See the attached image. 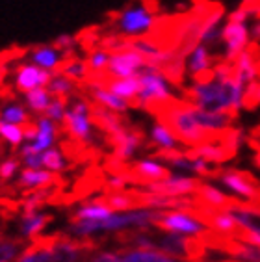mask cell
Masks as SVG:
<instances>
[{
	"label": "cell",
	"mask_w": 260,
	"mask_h": 262,
	"mask_svg": "<svg viewBox=\"0 0 260 262\" xmlns=\"http://www.w3.org/2000/svg\"><path fill=\"white\" fill-rule=\"evenodd\" d=\"M245 88L234 76V66L220 60L214 66V78L206 82H193L184 90V101L199 106L203 110L227 112L238 116L244 108Z\"/></svg>",
	"instance_id": "obj_1"
},
{
	"label": "cell",
	"mask_w": 260,
	"mask_h": 262,
	"mask_svg": "<svg viewBox=\"0 0 260 262\" xmlns=\"http://www.w3.org/2000/svg\"><path fill=\"white\" fill-rule=\"evenodd\" d=\"M93 244L73 236H37L28 247H25L17 262H82Z\"/></svg>",
	"instance_id": "obj_2"
},
{
	"label": "cell",
	"mask_w": 260,
	"mask_h": 262,
	"mask_svg": "<svg viewBox=\"0 0 260 262\" xmlns=\"http://www.w3.org/2000/svg\"><path fill=\"white\" fill-rule=\"evenodd\" d=\"M160 19L145 2L130 4L114 15V30L126 37H145L155 30Z\"/></svg>",
	"instance_id": "obj_3"
},
{
	"label": "cell",
	"mask_w": 260,
	"mask_h": 262,
	"mask_svg": "<svg viewBox=\"0 0 260 262\" xmlns=\"http://www.w3.org/2000/svg\"><path fill=\"white\" fill-rule=\"evenodd\" d=\"M140 93L136 97L134 104L143 108V110L150 112L156 106L164 104V102L171 101L173 95H171V82L164 76L158 67L149 66L147 63L143 67V71L140 73Z\"/></svg>",
	"instance_id": "obj_4"
},
{
	"label": "cell",
	"mask_w": 260,
	"mask_h": 262,
	"mask_svg": "<svg viewBox=\"0 0 260 262\" xmlns=\"http://www.w3.org/2000/svg\"><path fill=\"white\" fill-rule=\"evenodd\" d=\"M155 229L190 238H203L212 231L197 214L186 210H162L158 222L155 223Z\"/></svg>",
	"instance_id": "obj_5"
},
{
	"label": "cell",
	"mask_w": 260,
	"mask_h": 262,
	"mask_svg": "<svg viewBox=\"0 0 260 262\" xmlns=\"http://www.w3.org/2000/svg\"><path fill=\"white\" fill-rule=\"evenodd\" d=\"M215 179L242 201L260 203V184L255 177L240 169H218Z\"/></svg>",
	"instance_id": "obj_6"
},
{
	"label": "cell",
	"mask_w": 260,
	"mask_h": 262,
	"mask_svg": "<svg viewBox=\"0 0 260 262\" xmlns=\"http://www.w3.org/2000/svg\"><path fill=\"white\" fill-rule=\"evenodd\" d=\"M63 130L76 141H91L93 138V121H91V104L84 99L73 102L63 119Z\"/></svg>",
	"instance_id": "obj_7"
},
{
	"label": "cell",
	"mask_w": 260,
	"mask_h": 262,
	"mask_svg": "<svg viewBox=\"0 0 260 262\" xmlns=\"http://www.w3.org/2000/svg\"><path fill=\"white\" fill-rule=\"evenodd\" d=\"M199 186H201V181L195 179V177L173 175L171 173L167 179L147 182V184L140 186V192L158 193V195H169V197H191L197 193Z\"/></svg>",
	"instance_id": "obj_8"
},
{
	"label": "cell",
	"mask_w": 260,
	"mask_h": 262,
	"mask_svg": "<svg viewBox=\"0 0 260 262\" xmlns=\"http://www.w3.org/2000/svg\"><path fill=\"white\" fill-rule=\"evenodd\" d=\"M251 30L247 28V23H234L227 20L221 26V43H223V56L221 60L234 63L236 58L249 49Z\"/></svg>",
	"instance_id": "obj_9"
},
{
	"label": "cell",
	"mask_w": 260,
	"mask_h": 262,
	"mask_svg": "<svg viewBox=\"0 0 260 262\" xmlns=\"http://www.w3.org/2000/svg\"><path fill=\"white\" fill-rule=\"evenodd\" d=\"M108 143L114 149L115 162L117 164H125L130 158H134L136 152L141 149V145H143V132L128 125L121 134L108 140Z\"/></svg>",
	"instance_id": "obj_10"
},
{
	"label": "cell",
	"mask_w": 260,
	"mask_h": 262,
	"mask_svg": "<svg viewBox=\"0 0 260 262\" xmlns=\"http://www.w3.org/2000/svg\"><path fill=\"white\" fill-rule=\"evenodd\" d=\"M126 179L130 182H138L140 186L147 184V182H155L167 179L171 175L169 167L164 166L162 162L155 160V158H140L132 164L128 171H125Z\"/></svg>",
	"instance_id": "obj_11"
},
{
	"label": "cell",
	"mask_w": 260,
	"mask_h": 262,
	"mask_svg": "<svg viewBox=\"0 0 260 262\" xmlns=\"http://www.w3.org/2000/svg\"><path fill=\"white\" fill-rule=\"evenodd\" d=\"M54 73L41 69L35 63H23L15 69V90L28 93L35 88H47Z\"/></svg>",
	"instance_id": "obj_12"
},
{
	"label": "cell",
	"mask_w": 260,
	"mask_h": 262,
	"mask_svg": "<svg viewBox=\"0 0 260 262\" xmlns=\"http://www.w3.org/2000/svg\"><path fill=\"white\" fill-rule=\"evenodd\" d=\"M85 86H88V91H90L91 101L97 102V104L104 106V108H108L112 112H117V114H125L128 110V101L121 99L119 95H115L114 91L108 90L102 84H99V82H85Z\"/></svg>",
	"instance_id": "obj_13"
},
{
	"label": "cell",
	"mask_w": 260,
	"mask_h": 262,
	"mask_svg": "<svg viewBox=\"0 0 260 262\" xmlns=\"http://www.w3.org/2000/svg\"><path fill=\"white\" fill-rule=\"evenodd\" d=\"M220 61V58H215L214 54L210 52V47L208 45H197L191 51V54L188 56L186 60V71L191 78H197V76L205 75L208 71L214 69V66Z\"/></svg>",
	"instance_id": "obj_14"
},
{
	"label": "cell",
	"mask_w": 260,
	"mask_h": 262,
	"mask_svg": "<svg viewBox=\"0 0 260 262\" xmlns=\"http://www.w3.org/2000/svg\"><path fill=\"white\" fill-rule=\"evenodd\" d=\"M223 238V242L220 244V249L229 253L230 257L236 258L238 262H260V246L244 242L238 238Z\"/></svg>",
	"instance_id": "obj_15"
},
{
	"label": "cell",
	"mask_w": 260,
	"mask_h": 262,
	"mask_svg": "<svg viewBox=\"0 0 260 262\" xmlns=\"http://www.w3.org/2000/svg\"><path fill=\"white\" fill-rule=\"evenodd\" d=\"M58 177L52 171L41 167V169H30V167H25L19 175V181H17V186L26 190V192H32V190H39V188H49L54 186Z\"/></svg>",
	"instance_id": "obj_16"
},
{
	"label": "cell",
	"mask_w": 260,
	"mask_h": 262,
	"mask_svg": "<svg viewBox=\"0 0 260 262\" xmlns=\"http://www.w3.org/2000/svg\"><path fill=\"white\" fill-rule=\"evenodd\" d=\"M35 125H37V136H35L34 141H28V143L32 145L34 151L43 152L54 145L56 136H58V128H56V121L49 119L47 116L37 117Z\"/></svg>",
	"instance_id": "obj_17"
},
{
	"label": "cell",
	"mask_w": 260,
	"mask_h": 262,
	"mask_svg": "<svg viewBox=\"0 0 260 262\" xmlns=\"http://www.w3.org/2000/svg\"><path fill=\"white\" fill-rule=\"evenodd\" d=\"M52 222V216L45 214V212H28V214H23L19 222V232L23 238H37L41 232L45 231V227Z\"/></svg>",
	"instance_id": "obj_18"
},
{
	"label": "cell",
	"mask_w": 260,
	"mask_h": 262,
	"mask_svg": "<svg viewBox=\"0 0 260 262\" xmlns=\"http://www.w3.org/2000/svg\"><path fill=\"white\" fill-rule=\"evenodd\" d=\"M114 212H115L114 208L102 197H99V199H93V201L82 203L80 207L75 210V214H73V220H93V222H100V220L110 217Z\"/></svg>",
	"instance_id": "obj_19"
},
{
	"label": "cell",
	"mask_w": 260,
	"mask_h": 262,
	"mask_svg": "<svg viewBox=\"0 0 260 262\" xmlns=\"http://www.w3.org/2000/svg\"><path fill=\"white\" fill-rule=\"evenodd\" d=\"M195 197L201 201V205H205L208 208H215V210H225L232 203V197H229L225 192H221L220 188L212 186V184H205V182H201Z\"/></svg>",
	"instance_id": "obj_20"
},
{
	"label": "cell",
	"mask_w": 260,
	"mask_h": 262,
	"mask_svg": "<svg viewBox=\"0 0 260 262\" xmlns=\"http://www.w3.org/2000/svg\"><path fill=\"white\" fill-rule=\"evenodd\" d=\"M30 60L41 69H47L50 73H58L60 66L63 63V54L58 51L54 45L52 47H37L30 52Z\"/></svg>",
	"instance_id": "obj_21"
},
{
	"label": "cell",
	"mask_w": 260,
	"mask_h": 262,
	"mask_svg": "<svg viewBox=\"0 0 260 262\" xmlns=\"http://www.w3.org/2000/svg\"><path fill=\"white\" fill-rule=\"evenodd\" d=\"M108 90H112L115 95H119L121 99L125 101H136V97L140 93V75H132V76H123V78H112L106 84Z\"/></svg>",
	"instance_id": "obj_22"
},
{
	"label": "cell",
	"mask_w": 260,
	"mask_h": 262,
	"mask_svg": "<svg viewBox=\"0 0 260 262\" xmlns=\"http://www.w3.org/2000/svg\"><path fill=\"white\" fill-rule=\"evenodd\" d=\"M150 141L153 145L158 149V151H173V149H179V138L173 134L169 126L164 125L162 121H156L155 125L150 126Z\"/></svg>",
	"instance_id": "obj_23"
},
{
	"label": "cell",
	"mask_w": 260,
	"mask_h": 262,
	"mask_svg": "<svg viewBox=\"0 0 260 262\" xmlns=\"http://www.w3.org/2000/svg\"><path fill=\"white\" fill-rule=\"evenodd\" d=\"M125 262H184L180 258L165 255L162 251H150V249H136V247H126L121 251Z\"/></svg>",
	"instance_id": "obj_24"
},
{
	"label": "cell",
	"mask_w": 260,
	"mask_h": 262,
	"mask_svg": "<svg viewBox=\"0 0 260 262\" xmlns=\"http://www.w3.org/2000/svg\"><path fill=\"white\" fill-rule=\"evenodd\" d=\"M108 205L114 208L115 212H125L132 210V208H140V197L136 193V190H121V192H108L102 195Z\"/></svg>",
	"instance_id": "obj_25"
},
{
	"label": "cell",
	"mask_w": 260,
	"mask_h": 262,
	"mask_svg": "<svg viewBox=\"0 0 260 262\" xmlns=\"http://www.w3.org/2000/svg\"><path fill=\"white\" fill-rule=\"evenodd\" d=\"M58 73L61 75L69 76L71 80L78 82V84H84L88 78H90V66H88V61L82 60V58H71V60H63V63L60 66Z\"/></svg>",
	"instance_id": "obj_26"
},
{
	"label": "cell",
	"mask_w": 260,
	"mask_h": 262,
	"mask_svg": "<svg viewBox=\"0 0 260 262\" xmlns=\"http://www.w3.org/2000/svg\"><path fill=\"white\" fill-rule=\"evenodd\" d=\"M0 121L11 123V125H20L25 126L28 123H32L30 114L23 104H17V102H8L0 108Z\"/></svg>",
	"instance_id": "obj_27"
},
{
	"label": "cell",
	"mask_w": 260,
	"mask_h": 262,
	"mask_svg": "<svg viewBox=\"0 0 260 262\" xmlns=\"http://www.w3.org/2000/svg\"><path fill=\"white\" fill-rule=\"evenodd\" d=\"M76 88H78V82L71 80L69 76L61 75V73H54L47 90L50 91L52 97H65V99H69L71 95L76 93Z\"/></svg>",
	"instance_id": "obj_28"
},
{
	"label": "cell",
	"mask_w": 260,
	"mask_h": 262,
	"mask_svg": "<svg viewBox=\"0 0 260 262\" xmlns=\"http://www.w3.org/2000/svg\"><path fill=\"white\" fill-rule=\"evenodd\" d=\"M25 101L34 114H39L41 116L49 108L50 101H52V95H50V91L47 88H35V90L25 93Z\"/></svg>",
	"instance_id": "obj_29"
},
{
	"label": "cell",
	"mask_w": 260,
	"mask_h": 262,
	"mask_svg": "<svg viewBox=\"0 0 260 262\" xmlns=\"http://www.w3.org/2000/svg\"><path fill=\"white\" fill-rule=\"evenodd\" d=\"M110 52L104 51V49H93L90 51V56H88V66H90V76H97L102 75L108 67V61H110Z\"/></svg>",
	"instance_id": "obj_30"
},
{
	"label": "cell",
	"mask_w": 260,
	"mask_h": 262,
	"mask_svg": "<svg viewBox=\"0 0 260 262\" xmlns=\"http://www.w3.org/2000/svg\"><path fill=\"white\" fill-rule=\"evenodd\" d=\"M0 138L13 147H20L25 141V126L0 121Z\"/></svg>",
	"instance_id": "obj_31"
},
{
	"label": "cell",
	"mask_w": 260,
	"mask_h": 262,
	"mask_svg": "<svg viewBox=\"0 0 260 262\" xmlns=\"http://www.w3.org/2000/svg\"><path fill=\"white\" fill-rule=\"evenodd\" d=\"M41 158H43V167L52 173H60L67 167V160L60 149H47L41 152Z\"/></svg>",
	"instance_id": "obj_32"
},
{
	"label": "cell",
	"mask_w": 260,
	"mask_h": 262,
	"mask_svg": "<svg viewBox=\"0 0 260 262\" xmlns=\"http://www.w3.org/2000/svg\"><path fill=\"white\" fill-rule=\"evenodd\" d=\"M67 110H69V106H67V99H65V97H52L49 108H47L45 114H41V116H47L49 119H52V121H56V123H63Z\"/></svg>",
	"instance_id": "obj_33"
},
{
	"label": "cell",
	"mask_w": 260,
	"mask_h": 262,
	"mask_svg": "<svg viewBox=\"0 0 260 262\" xmlns=\"http://www.w3.org/2000/svg\"><path fill=\"white\" fill-rule=\"evenodd\" d=\"M20 166L19 157H8L4 162H0V184H8L13 181Z\"/></svg>",
	"instance_id": "obj_34"
},
{
	"label": "cell",
	"mask_w": 260,
	"mask_h": 262,
	"mask_svg": "<svg viewBox=\"0 0 260 262\" xmlns=\"http://www.w3.org/2000/svg\"><path fill=\"white\" fill-rule=\"evenodd\" d=\"M20 251V244L17 240L0 242V262H13Z\"/></svg>",
	"instance_id": "obj_35"
},
{
	"label": "cell",
	"mask_w": 260,
	"mask_h": 262,
	"mask_svg": "<svg viewBox=\"0 0 260 262\" xmlns=\"http://www.w3.org/2000/svg\"><path fill=\"white\" fill-rule=\"evenodd\" d=\"M260 104V78L245 88L244 93V108H255Z\"/></svg>",
	"instance_id": "obj_36"
},
{
	"label": "cell",
	"mask_w": 260,
	"mask_h": 262,
	"mask_svg": "<svg viewBox=\"0 0 260 262\" xmlns=\"http://www.w3.org/2000/svg\"><path fill=\"white\" fill-rule=\"evenodd\" d=\"M251 37L255 41H260V17L253 23V26H251Z\"/></svg>",
	"instance_id": "obj_37"
},
{
	"label": "cell",
	"mask_w": 260,
	"mask_h": 262,
	"mask_svg": "<svg viewBox=\"0 0 260 262\" xmlns=\"http://www.w3.org/2000/svg\"><path fill=\"white\" fill-rule=\"evenodd\" d=\"M251 145H253V149L256 151V155H255V164L260 167V141L251 140Z\"/></svg>",
	"instance_id": "obj_38"
}]
</instances>
